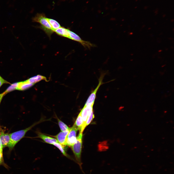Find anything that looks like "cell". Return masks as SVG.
Here are the masks:
<instances>
[{
  "label": "cell",
  "instance_id": "cell-8",
  "mask_svg": "<svg viewBox=\"0 0 174 174\" xmlns=\"http://www.w3.org/2000/svg\"><path fill=\"white\" fill-rule=\"evenodd\" d=\"M0 139L3 148L8 147L10 140V134L1 132L0 134Z\"/></svg>",
  "mask_w": 174,
  "mask_h": 174
},
{
  "label": "cell",
  "instance_id": "cell-10",
  "mask_svg": "<svg viewBox=\"0 0 174 174\" xmlns=\"http://www.w3.org/2000/svg\"><path fill=\"white\" fill-rule=\"evenodd\" d=\"M38 137L41 139L45 142L51 144L58 142L56 139L46 135L42 133H38Z\"/></svg>",
  "mask_w": 174,
  "mask_h": 174
},
{
  "label": "cell",
  "instance_id": "cell-11",
  "mask_svg": "<svg viewBox=\"0 0 174 174\" xmlns=\"http://www.w3.org/2000/svg\"><path fill=\"white\" fill-rule=\"evenodd\" d=\"M69 30L64 27H61L55 30L54 31V32L60 36L68 38Z\"/></svg>",
  "mask_w": 174,
  "mask_h": 174
},
{
  "label": "cell",
  "instance_id": "cell-33",
  "mask_svg": "<svg viewBox=\"0 0 174 174\" xmlns=\"http://www.w3.org/2000/svg\"><path fill=\"white\" fill-rule=\"evenodd\" d=\"M151 29V28H148V29Z\"/></svg>",
  "mask_w": 174,
  "mask_h": 174
},
{
  "label": "cell",
  "instance_id": "cell-16",
  "mask_svg": "<svg viewBox=\"0 0 174 174\" xmlns=\"http://www.w3.org/2000/svg\"><path fill=\"white\" fill-rule=\"evenodd\" d=\"M57 119L59 126L61 131H65L70 129V128L66 124L60 120L58 118Z\"/></svg>",
  "mask_w": 174,
  "mask_h": 174
},
{
  "label": "cell",
  "instance_id": "cell-3",
  "mask_svg": "<svg viewBox=\"0 0 174 174\" xmlns=\"http://www.w3.org/2000/svg\"><path fill=\"white\" fill-rule=\"evenodd\" d=\"M82 138V133L80 132L76 138V142L71 147L75 158L76 162L79 165L82 171V163L81 159V155Z\"/></svg>",
  "mask_w": 174,
  "mask_h": 174
},
{
  "label": "cell",
  "instance_id": "cell-19",
  "mask_svg": "<svg viewBox=\"0 0 174 174\" xmlns=\"http://www.w3.org/2000/svg\"><path fill=\"white\" fill-rule=\"evenodd\" d=\"M94 117V115L93 111L87 118L86 123V127L90 123Z\"/></svg>",
  "mask_w": 174,
  "mask_h": 174
},
{
  "label": "cell",
  "instance_id": "cell-20",
  "mask_svg": "<svg viewBox=\"0 0 174 174\" xmlns=\"http://www.w3.org/2000/svg\"><path fill=\"white\" fill-rule=\"evenodd\" d=\"M3 165L6 167L7 166L4 163L3 157L2 150H0V165Z\"/></svg>",
  "mask_w": 174,
  "mask_h": 174
},
{
  "label": "cell",
  "instance_id": "cell-5",
  "mask_svg": "<svg viewBox=\"0 0 174 174\" xmlns=\"http://www.w3.org/2000/svg\"><path fill=\"white\" fill-rule=\"evenodd\" d=\"M68 38L79 42L86 48L90 49L91 47L95 46L94 44L88 41L82 40L78 35L70 30L69 31V36Z\"/></svg>",
  "mask_w": 174,
  "mask_h": 174
},
{
  "label": "cell",
  "instance_id": "cell-17",
  "mask_svg": "<svg viewBox=\"0 0 174 174\" xmlns=\"http://www.w3.org/2000/svg\"><path fill=\"white\" fill-rule=\"evenodd\" d=\"M18 85V82H16L11 84L4 92L6 94L12 91L15 90H17Z\"/></svg>",
  "mask_w": 174,
  "mask_h": 174
},
{
  "label": "cell",
  "instance_id": "cell-14",
  "mask_svg": "<svg viewBox=\"0 0 174 174\" xmlns=\"http://www.w3.org/2000/svg\"><path fill=\"white\" fill-rule=\"evenodd\" d=\"M47 19L54 31L56 29L61 27L59 23L55 20L47 18Z\"/></svg>",
  "mask_w": 174,
  "mask_h": 174
},
{
  "label": "cell",
  "instance_id": "cell-37",
  "mask_svg": "<svg viewBox=\"0 0 174 174\" xmlns=\"http://www.w3.org/2000/svg\"><path fill=\"white\" fill-rule=\"evenodd\" d=\"M147 111V110H145V112H146V111Z\"/></svg>",
  "mask_w": 174,
  "mask_h": 174
},
{
  "label": "cell",
  "instance_id": "cell-27",
  "mask_svg": "<svg viewBox=\"0 0 174 174\" xmlns=\"http://www.w3.org/2000/svg\"><path fill=\"white\" fill-rule=\"evenodd\" d=\"M129 34H130V35H132L133 34V33L132 32H131Z\"/></svg>",
  "mask_w": 174,
  "mask_h": 174
},
{
  "label": "cell",
  "instance_id": "cell-4",
  "mask_svg": "<svg viewBox=\"0 0 174 174\" xmlns=\"http://www.w3.org/2000/svg\"><path fill=\"white\" fill-rule=\"evenodd\" d=\"M78 128L74 125L70 128L66 137L65 145L71 147L76 142V134Z\"/></svg>",
  "mask_w": 174,
  "mask_h": 174
},
{
  "label": "cell",
  "instance_id": "cell-23",
  "mask_svg": "<svg viewBox=\"0 0 174 174\" xmlns=\"http://www.w3.org/2000/svg\"><path fill=\"white\" fill-rule=\"evenodd\" d=\"M154 11V13H155V15H157L158 13V9H155Z\"/></svg>",
  "mask_w": 174,
  "mask_h": 174
},
{
  "label": "cell",
  "instance_id": "cell-31",
  "mask_svg": "<svg viewBox=\"0 0 174 174\" xmlns=\"http://www.w3.org/2000/svg\"><path fill=\"white\" fill-rule=\"evenodd\" d=\"M174 21V19H172L171 20V22H173Z\"/></svg>",
  "mask_w": 174,
  "mask_h": 174
},
{
  "label": "cell",
  "instance_id": "cell-22",
  "mask_svg": "<svg viewBox=\"0 0 174 174\" xmlns=\"http://www.w3.org/2000/svg\"><path fill=\"white\" fill-rule=\"evenodd\" d=\"M6 94L4 92L0 94V104L3 97Z\"/></svg>",
  "mask_w": 174,
  "mask_h": 174
},
{
  "label": "cell",
  "instance_id": "cell-6",
  "mask_svg": "<svg viewBox=\"0 0 174 174\" xmlns=\"http://www.w3.org/2000/svg\"><path fill=\"white\" fill-rule=\"evenodd\" d=\"M93 105L84 107L80 113L82 116L83 122V126L80 131V132L83 133L86 127V123L88 117L90 115L93 111Z\"/></svg>",
  "mask_w": 174,
  "mask_h": 174
},
{
  "label": "cell",
  "instance_id": "cell-1",
  "mask_svg": "<svg viewBox=\"0 0 174 174\" xmlns=\"http://www.w3.org/2000/svg\"><path fill=\"white\" fill-rule=\"evenodd\" d=\"M43 120V119L35 123L29 127L24 129L10 134V140L9 144L8 147L9 149L11 150L12 149L16 144L24 136L26 133L28 131L35 126L42 122Z\"/></svg>",
  "mask_w": 174,
  "mask_h": 174
},
{
  "label": "cell",
  "instance_id": "cell-36",
  "mask_svg": "<svg viewBox=\"0 0 174 174\" xmlns=\"http://www.w3.org/2000/svg\"><path fill=\"white\" fill-rule=\"evenodd\" d=\"M134 148H137V147H134Z\"/></svg>",
  "mask_w": 174,
  "mask_h": 174
},
{
  "label": "cell",
  "instance_id": "cell-15",
  "mask_svg": "<svg viewBox=\"0 0 174 174\" xmlns=\"http://www.w3.org/2000/svg\"><path fill=\"white\" fill-rule=\"evenodd\" d=\"M83 122L82 116L80 113L79 114L74 124L76 127L80 131L83 126Z\"/></svg>",
  "mask_w": 174,
  "mask_h": 174
},
{
  "label": "cell",
  "instance_id": "cell-25",
  "mask_svg": "<svg viewBox=\"0 0 174 174\" xmlns=\"http://www.w3.org/2000/svg\"><path fill=\"white\" fill-rule=\"evenodd\" d=\"M148 7L147 6H145L144 7V9H145V10Z\"/></svg>",
  "mask_w": 174,
  "mask_h": 174
},
{
  "label": "cell",
  "instance_id": "cell-29",
  "mask_svg": "<svg viewBox=\"0 0 174 174\" xmlns=\"http://www.w3.org/2000/svg\"><path fill=\"white\" fill-rule=\"evenodd\" d=\"M166 65H162V66H161V67H164V66H165Z\"/></svg>",
  "mask_w": 174,
  "mask_h": 174
},
{
  "label": "cell",
  "instance_id": "cell-39",
  "mask_svg": "<svg viewBox=\"0 0 174 174\" xmlns=\"http://www.w3.org/2000/svg\"><path fill=\"white\" fill-rule=\"evenodd\" d=\"M138 0H135V1H136H136H137Z\"/></svg>",
  "mask_w": 174,
  "mask_h": 174
},
{
  "label": "cell",
  "instance_id": "cell-18",
  "mask_svg": "<svg viewBox=\"0 0 174 174\" xmlns=\"http://www.w3.org/2000/svg\"><path fill=\"white\" fill-rule=\"evenodd\" d=\"M53 145L58 148L64 155L68 157H69L68 156L65 151L64 148V146L61 145L58 142L55 143L53 144Z\"/></svg>",
  "mask_w": 174,
  "mask_h": 174
},
{
  "label": "cell",
  "instance_id": "cell-13",
  "mask_svg": "<svg viewBox=\"0 0 174 174\" xmlns=\"http://www.w3.org/2000/svg\"><path fill=\"white\" fill-rule=\"evenodd\" d=\"M43 80L46 81H48L46 78L45 76L40 75H38L31 77L26 80L30 83L35 84Z\"/></svg>",
  "mask_w": 174,
  "mask_h": 174
},
{
  "label": "cell",
  "instance_id": "cell-35",
  "mask_svg": "<svg viewBox=\"0 0 174 174\" xmlns=\"http://www.w3.org/2000/svg\"><path fill=\"white\" fill-rule=\"evenodd\" d=\"M133 59H131V60H130V61H133Z\"/></svg>",
  "mask_w": 174,
  "mask_h": 174
},
{
  "label": "cell",
  "instance_id": "cell-28",
  "mask_svg": "<svg viewBox=\"0 0 174 174\" xmlns=\"http://www.w3.org/2000/svg\"><path fill=\"white\" fill-rule=\"evenodd\" d=\"M162 51V50H159L158 51V52H161Z\"/></svg>",
  "mask_w": 174,
  "mask_h": 174
},
{
  "label": "cell",
  "instance_id": "cell-26",
  "mask_svg": "<svg viewBox=\"0 0 174 174\" xmlns=\"http://www.w3.org/2000/svg\"><path fill=\"white\" fill-rule=\"evenodd\" d=\"M166 16V14H164L162 16L163 17H165Z\"/></svg>",
  "mask_w": 174,
  "mask_h": 174
},
{
  "label": "cell",
  "instance_id": "cell-24",
  "mask_svg": "<svg viewBox=\"0 0 174 174\" xmlns=\"http://www.w3.org/2000/svg\"><path fill=\"white\" fill-rule=\"evenodd\" d=\"M3 147L2 145L1 141L0 139V150H2Z\"/></svg>",
  "mask_w": 174,
  "mask_h": 174
},
{
  "label": "cell",
  "instance_id": "cell-9",
  "mask_svg": "<svg viewBox=\"0 0 174 174\" xmlns=\"http://www.w3.org/2000/svg\"><path fill=\"white\" fill-rule=\"evenodd\" d=\"M70 129L64 131H61L54 137L56 138L59 143L65 146V144L66 137L69 132Z\"/></svg>",
  "mask_w": 174,
  "mask_h": 174
},
{
  "label": "cell",
  "instance_id": "cell-34",
  "mask_svg": "<svg viewBox=\"0 0 174 174\" xmlns=\"http://www.w3.org/2000/svg\"><path fill=\"white\" fill-rule=\"evenodd\" d=\"M133 54L131 53V54H130V55H133Z\"/></svg>",
  "mask_w": 174,
  "mask_h": 174
},
{
  "label": "cell",
  "instance_id": "cell-32",
  "mask_svg": "<svg viewBox=\"0 0 174 174\" xmlns=\"http://www.w3.org/2000/svg\"><path fill=\"white\" fill-rule=\"evenodd\" d=\"M137 6H136V7H135L134 8H137Z\"/></svg>",
  "mask_w": 174,
  "mask_h": 174
},
{
  "label": "cell",
  "instance_id": "cell-7",
  "mask_svg": "<svg viewBox=\"0 0 174 174\" xmlns=\"http://www.w3.org/2000/svg\"><path fill=\"white\" fill-rule=\"evenodd\" d=\"M104 75V74L101 75L99 79V82L98 85L89 96L84 106L86 107L94 105L97 92L100 86L102 84V81Z\"/></svg>",
  "mask_w": 174,
  "mask_h": 174
},
{
  "label": "cell",
  "instance_id": "cell-2",
  "mask_svg": "<svg viewBox=\"0 0 174 174\" xmlns=\"http://www.w3.org/2000/svg\"><path fill=\"white\" fill-rule=\"evenodd\" d=\"M32 20L33 22L40 23V25L39 27L44 31L49 37H50L54 32L44 14H37L33 18Z\"/></svg>",
  "mask_w": 174,
  "mask_h": 174
},
{
  "label": "cell",
  "instance_id": "cell-12",
  "mask_svg": "<svg viewBox=\"0 0 174 174\" xmlns=\"http://www.w3.org/2000/svg\"><path fill=\"white\" fill-rule=\"evenodd\" d=\"M34 84L28 82L26 80L19 82L17 90L21 91L25 90L30 87Z\"/></svg>",
  "mask_w": 174,
  "mask_h": 174
},
{
  "label": "cell",
  "instance_id": "cell-40",
  "mask_svg": "<svg viewBox=\"0 0 174 174\" xmlns=\"http://www.w3.org/2000/svg\"><path fill=\"white\" fill-rule=\"evenodd\" d=\"M139 134H140V133H141V132H139Z\"/></svg>",
  "mask_w": 174,
  "mask_h": 174
},
{
  "label": "cell",
  "instance_id": "cell-30",
  "mask_svg": "<svg viewBox=\"0 0 174 174\" xmlns=\"http://www.w3.org/2000/svg\"><path fill=\"white\" fill-rule=\"evenodd\" d=\"M164 113H166L167 112V111L166 110H165L164 111Z\"/></svg>",
  "mask_w": 174,
  "mask_h": 174
},
{
  "label": "cell",
  "instance_id": "cell-38",
  "mask_svg": "<svg viewBox=\"0 0 174 174\" xmlns=\"http://www.w3.org/2000/svg\"><path fill=\"white\" fill-rule=\"evenodd\" d=\"M154 111V112H155L156 111V110L155 109L153 111Z\"/></svg>",
  "mask_w": 174,
  "mask_h": 174
},
{
  "label": "cell",
  "instance_id": "cell-21",
  "mask_svg": "<svg viewBox=\"0 0 174 174\" xmlns=\"http://www.w3.org/2000/svg\"><path fill=\"white\" fill-rule=\"evenodd\" d=\"M4 84H11L9 82L4 79L0 76V87Z\"/></svg>",
  "mask_w": 174,
  "mask_h": 174
}]
</instances>
